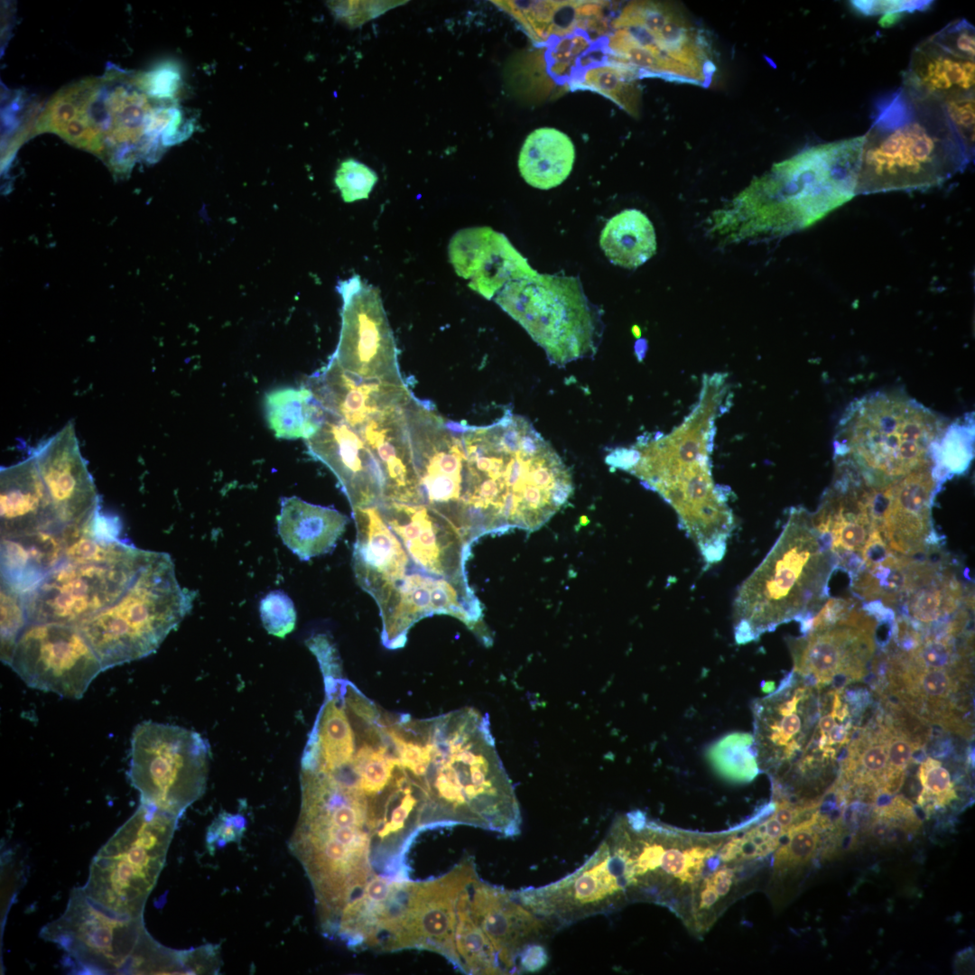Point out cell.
Masks as SVG:
<instances>
[{"label": "cell", "instance_id": "44dd1931", "mask_svg": "<svg viewBox=\"0 0 975 975\" xmlns=\"http://www.w3.org/2000/svg\"><path fill=\"white\" fill-rule=\"evenodd\" d=\"M814 687L794 672L771 694L753 705V744L758 767L781 769L797 758L821 713Z\"/></svg>", "mask_w": 975, "mask_h": 975}, {"label": "cell", "instance_id": "6da1fadb", "mask_svg": "<svg viewBox=\"0 0 975 975\" xmlns=\"http://www.w3.org/2000/svg\"><path fill=\"white\" fill-rule=\"evenodd\" d=\"M389 729L420 799L422 830L468 825L520 834L519 803L487 714L470 707L422 720L398 713Z\"/></svg>", "mask_w": 975, "mask_h": 975}, {"label": "cell", "instance_id": "c3c4849f", "mask_svg": "<svg viewBox=\"0 0 975 975\" xmlns=\"http://www.w3.org/2000/svg\"><path fill=\"white\" fill-rule=\"evenodd\" d=\"M887 726V763L884 785L892 778L905 776V769L912 762L914 749L919 745H924L911 738L895 725Z\"/></svg>", "mask_w": 975, "mask_h": 975}, {"label": "cell", "instance_id": "7a4b0ae2", "mask_svg": "<svg viewBox=\"0 0 975 975\" xmlns=\"http://www.w3.org/2000/svg\"><path fill=\"white\" fill-rule=\"evenodd\" d=\"M725 374L704 376L697 404L666 435L643 436L630 448L613 450L607 463L627 470L656 491L678 515L704 562H720L735 527L724 489L713 480L710 452L715 421L730 404Z\"/></svg>", "mask_w": 975, "mask_h": 975}, {"label": "cell", "instance_id": "ab89813d", "mask_svg": "<svg viewBox=\"0 0 975 975\" xmlns=\"http://www.w3.org/2000/svg\"><path fill=\"white\" fill-rule=\"evenodd\" d=\"M514 15L536 41L551 34L571 32L578 18L585 14L584 2L528 1L512 2Z\"/></svg>", "mask_w": 975, "mask_h": 975}, {"label": "cell", "instance_id": "e575fe53", "mask_svg": "<svg viewBox=\"0 0 975 975\" xmlns=\"http://www.w3.org/2000/svg\"><path fill=\"white\" fill-rule=\"evenodd\" d=\"M575 160L571 138L552 127H541L525 138L518 157L522 178L530 186L550 190L570 175Z\"/></svg>", "mask_w": 975, "mask_h": 975}, {"label": "cell", "instance_id": "e0dca14e", "mask_svg": "<svg viewBox=\"0 0 975 975\" xmlns=\"http://www.w3.org/2000/svg\"><path fill=\"white\" fill-rule=\"evenodd\" d=\"M341 328L331 358L346 371L367 380L404 384L397 348L377 288L358 275L340 281Z\"/></svg>", "mask_w": 975, "mask_h": 975}, {"label": "cell", "instance_id": "d6986e66", "mask_svg": "<svg viewBox=\"0 0 975 975\" xmlns=\"http://www.w3.org/2000/svg\"><path fill=\"white\" fill-rule=\"evenodd\" d=\"M515 893L520 902L552 932L590 916L608 914L627 896L611 865L605 840L572 873L548 885L529 887Z\"/></svg>", "mask_w": 975, "mask_h": 975}, {"label": "cell", "instance_id": "816d5d0a", "mask_svg": "<svg viewBox=\"0 0 975 975\" xmlns=\"http://www.w3.org/2000/svg\"><path fill=\"white\" fill-rule=\"evenodd\" d=\"M142 88L154 98H172L181 84L179 73L170 68L137 76Z\"/></svg>", "mask_w": 975, "mask_h": 975}, {"label": "cell", "instance_id": "cb8c5ba5", "mask_svg": "<svg viewBox=\"0 0 975 975\" xmlns=\"http://www.w3.org/2000/svg\"><path fill=\"white\" fill-rule=\"evenodd\" d=\"M377 506L418 568L468 584L464 565L470 544L449 521L421 505L387 501Z\"/></svg>", "mask_w": 975, "mask_h": 975}, {"label": "cell", "instance_id": "3957f363", "mask_svg": "<svg viewBox=\"0 0 975 975\" xmlns=\"http://www.w3.org/2000/svg\"><path fill=\"white\" fill-rule=\"evenodd\" d=\"M863 135L856 194L926 190L973 160L942 103L902 86L879 98Z\"/></svg>", "mask_w": 975, "mask_h": 975}, {"label": "cell", "instance_id": "ee69618b", "mask_svg": "<svg viewBox=\"0 0 975 975\" xmlns=\"http://www.w3.org/2000/svg\"><path fill=\"white\" fill-rule=\"evenodd\" d=\"M917 775L923 786L917 803L926 812L943 807L957 798L950 773L940 761L927 757L922 762Z\"/></svg>", "mask_w": 975, "mask_h": 975}, {"label": "cell", "instance_id": "d6a6232c", "mask_svg": "<svg viewBox=\"0 0 975 975\" xmlns=\"http://www.w3.org/2000/svg\"><path fill=\"white\" fill-rule=\"evenodd\" d=\"M974 60L955 55L930 38L913 51L902 87L910 93L937 100L974 93Z\"/></svg>", "mask_w": 975, "mask_h": 975}, {"label": "cell", "instance_id": "680465c9", "mask_svg": "<svg viewBox=\"0 0 975 975\" xmlns=\"http://www.w3.org/2000/svg\"><path fill=\"white\" fill-rule=\"evenodd\" d=\"M850 727H851V722L850 721H848L844 725H842V724L841 725H836L835 724L831 729V730L827 733V741H826L825 748L826 747H832V745H835V744H839L840 746L849 744Z\"/></svg>", "mask_w": 975, "mask_h": 975}, {"label": "cell", "instance_id": "60d3db41", "mask_svg": "<svg viewBox=\"0 0 975 975\" xmlns=\"http://www.w3.org/2000/svg\"><path fill=\"white\" fill-rule=\"evenodd\" d=\"M974 426L971 418L956 421L944 430L933 452V472L941 482L962 474L973 456Z\"/></svg>", "mask_w": 975, "mask_h": 975}, {"label": "cell", "instance_id": "8d00e7d4", "mask_svg": "<svg viewBox=\"0 0 975 975\" xmlns=\"http://www.w3.org/2000/svg\"><path fill=\"white\" fill-rule=\"evenodd\" d=\"M599 246L613 265L636 269L656 252L654 226L642 211L625 209L608 220Z\"/></svg>", "mask_w": 975, "mask_h": 975}, {"label": "cell", "instance_id": "f1b7e54d", "mask_svg": "<svg viewBox=\"0 0 975 975\" xmlns=\"http://www.w3.org/2000/svg\"><path fill=\"white\" fill-rule=\"evenodd\" d=\"M352 512L357 529L353 571L359 586L378 605L405 576L413 562L377 506L353 508Z\"/></svg>", "mask_w": 975, "mask_h": 975}, {"label": "cell", "instance_id": "9a60e30c", "mask_svg": "<svg viewBox=\"0 0 975 975\" xmlns=\"http://www.w3.org/2000/svg\"><path fill=\"white\" fill-rule=\"evenodd\" d=\"M209 758L198 732L144 721L133 732L128 777L142 803L179 819L204 793Z\"/></svg>", "mask_w": 975, "mask_h": 975}, {"label": "cell", "instance_id": "d590c367", "mask_svg": "<svg viewBox=\"0 0 975 975\" xmlns=\"http://www.w3.org/2000/svg\"><path fill=\"white\" fill-rule=\"evenodd\" d=\"M265 413L268 426L277 438L305 441L317 432L327 416V412L306 385L280 387L266 393Z\"/></svg>", "mask_w": 975, "mask_h": 975}, {"label": "cell", "instance_id": "91938a15", "mask_svg": "<svg viewBox=\"0 0 975 975\" xmlns=\"http://www.w3.org/2000/svg\"><path fill=\"white\" fill-rule=\"evenodd\" d=\"M845 699L852 706V712L858 714L868 705L869 694L862 689L850 690L846 692Z\"/></svg>", "mask_w": 975, "mask_h": 975}, {"label": "cell", "instance_id": "52a82bcc", "mask_svg": "<svg viewBox=\"0 0 975 975\" xmlns=\"http://www.w3.org/2000/svg\"><path fill=\"white\" fill-rule=\"evenodd\" d=\"M947 426L914 399L874 392L845 410L836 430V460L852 465L869 484H885L933 463Z\"/></svg>", "mask_w": 975, "mask_h": 975}, {"label": "cell", "instance_id": "7dc6e473", "mask_svg": "<svg viewBox=\"0 0 975 975\" xmlns=\"http://www.w3.org/2000/svg\"><path fill=\"white\" fill-rule=\"evenodd\" d=\"M377 181L376 173L354 159L341 162L336 172L335 183L346 202L367 199Z\"/></svg>", "mask_w": 975, "mask_h": 975}, {"label": "cell", "instance_id": "4dcf8cb0", "mask_svg": "<svg viewBox=\"0 0 975 975\" xmlns=\"http://www.w3.org/2000/svg\"><path fill=\"white\" fill-rule=\"evenodd\" d=\"M65 528L58 520L32 453L1 469V538Z\"/></svg>", "mask_w": 975, "mask_h": 975}, {"label": "cell", "instance_id": "603a6c76", "mask_svg": "<svg viewBox=\"0 0 975 975\" xmlns=\"http://www.w3.org/2000/svg\"><path fill=\"white\" fill-rule=\"evenodd\" d=\"M876 624L839 622L790 639L793 672L817 689L831 682L842 689L850 681L861 680L875 651Z\"/></svg>", "mask_w": 975, "mask_h": 975}, {"label": "cell", "instance_id": "74e56055", "mask_svg": "<svg viewBox=\"0 0 975 975\" xmlns=\"http://www.w3.org/2000/svg\"><path fill=\"white\" fill-rule=\"evenodd\" d=\"M911 558L893 552L880 563L862 568L851 578L854 593L892 608L903 601L911 583Z\"/></svg>", "mask_w": 975, "mask_h": 975}, {"label": "cell", "instance_id": "11a10c76", "mask_svg": "<svg viewBox=\"0 0 975 975\" xmlns=\"http://www.w3.org/2000/svg\"><path fill=\"white\" fill-rule=\"evenodd\" d=\"M685 866L680 878L684 883H693L701 875L707 861L715 854L711 847L694 846L684 851Z\"/></svg>", "mask_w": 975, "mask_h": 975}, {"label": "cell", "instance_id": "e7e4bbea", "mask_svg": "<svg viewBox=\"0 0 975 975\" xmlns=\"http://www.w3.org/2000/svg\"><path fill=\"white\" fill-rule=\"evenodd\" d=\"M900 16H901V14H886V15H885V16H884V17H883V18H882V19L880 20V22H879V23H880V24H881L882 26H885V27H887V26H889V25H892V24H894V23H896V21H897V20L899 19V17H900Z\"/></svg>", "mask_w": 975, "mask_h": 975}, {"label": "cell", "instance_id": "b9f144b4", "mask_svg": "<svg viewBox=\"0 0 975 975\" xmlns=\"http://www.w3.org/2000/svg\"><path fill=\"white\" fill-rule=\"evenodd\" d=\"M753 738L748 735H732L719 742L711 751V760L725 777L750 781L758 773Z\"/></svg>", "mask_w": 975, "mask_h": 975}, {"label": "cell", "instance_id": "277c9868", "mask_svg": "<svg viewBox=\"0 0 975 975\" xmlns=\"http://www.w3.org/2000/svg\"><path fill=\"white\" fill-rule=\"evenodd\" d=\"M836 558L815 529L811 513L792 507L783 530L732 603L735 640L747 644L779 625L812 618L828 598Z\"/></svg>", "mask_w": 975, "mask_h": 975}, {"label": "cell", "instance_id": "681fc988", "mask_svg": "<svg viewBox=\"0 0 975 975\" xmlns=\"http://www.w3.org/2000/svg\"><path fill=\"white\" fill-rule=\"evenodd\" d=\"M946 51L970 60L975 57V31L965 19L955 20L929 37Z\"/></svg>", "mask_w": 975, "mask_h": 975}, {"label": "cell", "instance_id": "94428289", "mask_svg": "<svg viewBox=\"0 0 975 975\" xmlns=\"http://www.w3.org/2000/svg\"><path fill=\"white\" fill-rule=\"evenodd\" d=\"M740 852V838L735 837L727 841L719 852L720 859L724 862L738 859Z\"/></svg>", "mask_w": 975, "mask_h": 975}, {"label": "cell", "instance_id": "db71d44e", "mask_svg": "<svg viewBox=\"0 0 975 975\" xmlns=\"http://www.w3.org/2000/svg\"><path fill=\"white\" fill-rule=\"evenodd\" d=\"M856 606V601L851 599L834 598L825 600L819 610L812 617L809 630L822 629L836 625Z\"/></svg>", "mask_w": 975, "mask_h": 975}, {"label": "cell", "instance_id": "bcb514c9", "mask_svg": "<svg viewBox=\"0 0 975 975\" xmlns=\"http://www.w3.org/2000/svg\"><path fill=\"white\" fill-rule=\"evenodd\" d=\"M259 613L265 630L283 638L295 627L296 610L292 599L283 590L268 592L259 602Z\"/></svg>", "mask_w": 975, "mask_h": 975}, {"label": "cell", "instance_id": "30bf717a", "mask_svg": "<svg viewBox=\"0 0 975 975\" xmlns=\"http://www.w3.org/2000/svg\"><path fill=\"white\" fill-rule=\"evenodd\" d=\"M40 936L58 945L77 972L187 973L186 951L161 945L149 934L143 915L115 913L90 898L82 887L71 890L64 912L43 926Z\"/></svg>", "mask_w": 975, "mask_h": 975}, {"label": "cell", "instance_id": "7bdbcfd3", "mask_svg": "<svg viewBox=\"0 0 975 975\" xmlns=\"http://www.w3.org/2000/svg\"><path fill=\"white\" fill-rule=\"evenodd\" d=\"M817 811L814 815L790 827L785 833L786 840L775 854V868H794L807 863L814 855L819 843L817 831Z\"/></svg>", "mask_w": 975, "mask_h": 975}, {"label": "cell", "instance_id": "7402d4cb", "mask_svg": "<svg viewBox=\"0 0 975 975\" xmlns=\"http://www.w3.org/2000/svg\"><path fill=\"white\" fill-rule=\"evenodd\" d=\"M468 912L493 947L504 974L521 973L525 950L553 932L518 899L515 891L482 880L475 874L465 891Z\"/></svg>", "mask_w": 975, "mask_h": 975}, {"label": "cell", "instance_id": "f6af8a7d", "mask_svg": "<svg viewBox=\"0 0 975 975\" xmlns=\"http://www.w3.org/2000/svg\"><path fill=\"white\" fill-rule=\"evenodd\" d=\"M27 624L23 594L1 583V658L5 664Z\"/></svg>", "mask_w": 975, "mask_h": 975}, {"label": "cell", "instance_id": "836d02e7", "mask_svg": "<svg viewBox=\"0 0 975 975\" xmlns=\"http://www.w3.org/2000/svg\"><path fill=\"white\" fill-rule=\"evenodd\" d=\"M348 517L338 510L308 503L298 497L281 499L278 534L300 560L331 552L345 531Z\"/></svg>", "mask_w": 975, "mask_h": 975}, {"label": "cell", "instance_id": "4fadbf2b", "mask_svg": "<svg viewBox=\"0 0 975 975\" xmlns=\"http://www.w3.org/2000/svg\"><path fill=\"white\" fill-rule=\"evenodd\" d=\"M495 302L558 367L592 357L601 338L599 311L574 277L534 274L507 283Z\"/></svg>", "mask_w": 975, "mask_h": 975}, {"label": "cell", "instance_id": "f907efd6", "mask_svg": "<svg viewBox=\"0 0 975 975\" xmlns=\"http://www.w3.org/2000/svg\"><path fill=\"white\" fill-rule=\"evenodd\" d=\"M942 105L962 143L974 154V93L946 99Z\"/></svg>", "mask_w": 975, "mask_h": 975}, {"label": "cell", "instance_id": "d4e9b609", "mask_svg": "<svg viewBox=\"0 0 975 975\" xmlns=\"http://www.w3.org/2000/svg\"><path fill=\"white\" fill-rule=\"evenodd\" d=\"M306 445L310 454L333 472L352 509L385 501L384 467L356 429L327 413Z\"/></svg>", "mask_w": 975, "mask_h": 975}, {"label": "cell", "instance_id": "5b68a950", "mask_svg": "<svg viewBox=\"0 0 975 975\" xmlns=\"http://www.w3.org/2000/svg\"><path fill=\"white\" fill-rule=\"evenodd\" d=\"M292 844L313 887L322 924H335L377 875L368 806L357 796L330 788L303 793Z\"/></svg>", "mask_w": 975, "mask_h": 975}, {"label": "cell", "instance_id": "f5cc1de1", "mask_svg": "<svg viewBox=\"0 0 975 975\" xmlns=\"http://www.w3.org/2000/svg\"><path fill=\"white\" fill-rule=\"evenodd\" d=\"M932 1H851V5L865 15L894 14L906 12L922 11L928 8Z\"/></svg>", "mask_w": 975, "mask_h": 975}, {"label": "cell", "instance_id": "ba28073f", "mask_svg": "<svg viewBox=\"0 0 975 975\" xmlns=\"http://www.w3.org/2000/svg\"><path fill=\"white\" fill-rule=\"evenodd\" d=\"M144 553L92 515L64 558L23 593L28 623L79 625L122 594Z\"/></svg>", "mask_w": 975, "mask_h": 975}, {"label": "cell", "instance_id": "9f6ffc18", "mask_svg": "<svg viewBox=\"0 0 975 975\" xmlns=\"http://www.w3.org/2000/svg\"><path fill=\"white\" fill-rule=\"evenodd\" d=\"M548 953L543 943L534 944L524 952L520 968L521 972H534L540 970L548 961Z\"/></svg>", "mask_w": 975, "mask_h": 975}, {"label": "cell", "instance_id": "1f68e13d", "mask_svg": "<svg viewBox=\"0 0 975 975\" xmlns=\"http://www.w3.org/2000/svg\"><path fill=\"white\" fill-rule=\"evenodd\" d=\"M83 526L1 538V583L24 593L43 579L65 556Z\"/></svg>", "mask_w": 975, "mask_h": 975}, {"label": "cell", "instance_id": "6f0895ef", "mask_svg": "<svg viewBox=\"0 0 975 975\" xmlns=\"http://www.w3.org/2000/svg\"><path fill=\"white\" fill-rule=\"evenodd\" d=\"M733 878V870L727 867H721L705 878L704 881L721 897L729 892Z\"/></svg>", "mask_w": 975, "mask_h": 975}, {"label": "cell", "instance_id": "83f0119b", "mask_svg": "<svg viewBox=\"0 0 975 975\" xmlns=\"http://www.w3.org/2000/svg\"><path fill=\"white\" fill-rule=\"evenodd\" d=\"M449 255L456 273L470 279L469 286L488 300L507 283L536 272L505 235L487 227L458 231Z\"/></svg>", "mask_w": 975, "mask_h": 975}, {"label": "cell", "instance_id": "ffe728a7", "mask_svg": "<svg viewBox=\"0 0 975 975\" xmlns=\"http://www.w3.org/2000/svg\"><path fill=\"white\" fill-rule=\"evenodd\" d=\"M477 872L470 856L448 873L426 881L410 882L395 952L428 950L446 958L456 969L454 945L459 896Z\"/></svg>", "mask_w": 975, "mask_h": 975}, {"label": "cell", "instance_id": "8fae6325", "mask_svg": "<svg viewBox=\"0 0 975 975\" xmlns=\"http://www.w3.org/2000/svg\"><path fill=\"white\" fill-rule=\"evenodd\" d=\"M606 45L612 60L638 75L707 87L716 66L702 31L680 5L637 1L614 20Z\"/></svg>", "mask_w": 975, "mask_h": 975}, {"label": "cell", "instance_id": "5bb4252c", "mask_svg": "<svg viewBox=\"0 0 975 975\" xmlns=\"http://www.w3.org/2000/svg\"><path fill=\"white\" fill-rule=\"evenodd\" d=\"M177 821L141 803L93 858L84 892L115 913L143 915Z\"/></svg>", "mask_w": 975, "mask_h": 975}, {"label": "cell", "instance_id": "9c48e42d", "mask_svg": "<svg viewBox=\"0 0 975 975\" xmlns=\"http://www.w3.org/2000/svg\"><path fill=\"white\" fill-rule=\"evenodd\" d=\"M166 552L144 550L133 580L111 604L78 626L104 670L155 652L192 608Z\"/></svg>", "mask_w": 975, "mask_h": 975}, {"label": "cell", "instance_id": "ac0fdd59", "mask_svg": "<svg viewBox=\"0 0 975 975\" xmlns=\"http://www.w3.org/2000/svg\"><path fill=\"white\" fill-rule=\"evenodd\" d=\"M378 608L382 642L390 649L403 647L408 630L420 619L433 614L455 617L486 644L491 642L482 621V608L468 584L431 575L413 562Z\"/></svg>", "mask_w": 975, "mask_h": 975}, {"label": "cell", "instance_id": "be15d7a7", "mask_svg": "<svg viewBox=\"0 0 975 975\" xmlns=\"http://www.w3.org/2000/svg\"><path fill=\"white\" fill-rule=\"evenodd\" d=\"M835 724V716L833 715V713L831 712L819 719L818 725L815 729L819 733L827 734Z\"/></svg>", "mask_w": 975, "mask_h": 975}, {"label": "cell", "instance_id": "7c38bea8", "mask_svg": "<svg viewBox=\"0 0 975 975\" xmlns=\"http://www.w3.org/2000/svg\"><path fill=\"white\" fill-rule=\"evenodd\" d=\"M105 81L76 85L67 110L66 130L71 143L90 149L168 145L181 130L175 107H153L137 76L114 75ZM124 149V148H123Z\"/></svg>", "mask_w": 975, "mask_h": 975}, {"label": "cell", "instance_id": "8992f818", "mask_svg": "<svg viewBox=\"0 0 975 975\" xmlns=\"http://www.w3.org/2000/svg\"><path fill=\"white\" fill-rule=\"evenodd\" d=\"M862 144L863 135L817 144L775 163L728 212L761 233L785 234L812 225L857 195Z\"/></svg>", "mask_w": 975, "mask_h": 975}, {"label": "cell", "instance_id": "f35d334b", "mask_svg": "<svg viewBox=\"0 0 975 975\" xmlns=\"http://www.w3.org/2000/svg\"><path fill=\"white\" fill-rule=\"evenodd\" d=\"M638 76L631 68L608 60L588 67L575 85L601 94L629 115L637 116L642 94Z\"/></svg>", "mask_w": 975, "mask_h": 975}, {"label": "cell", "instance_id": "4316f807", "mask_svg": "<svg viewBox=\"0 0 975 975\" xmlns=\"http://www.w3.org/2000/svg\"><path fill=\"white\" fill-rule=\"evenodd\" d=\"M941 484L933 463L889 483L878 530L897 555L915 557L937 545L931 509Z\"/></svg>", "mask_w": 975, "mask_h": 975}, {"label": "cell", "instance_id": "2e32d148", "mask_svg": "<svg viewBox=\"0 0 975 975\" xmlns=\"http://www.w3.org/2000/svg\"><path fill=\"white\" fill-rule=\"evenodd\" d=\"M5 664L29 686L68 699H79L104 671L78 625L28 623Z\"/></svg>", "mask_w": 975, "mask_h": 975}, {"label": "cell", "instance_id": "484cf974", "mask_svg": "<svg viewBox=\"0 0 975 975\" xmlns=\"http://www.w3.org/2000/svg\"><path fill=\"white\" fill-rule=\"evenodd\" d=\"M40 475L64 527L84 525L99 507V497L79 450L72 422L31 449Z\"/></svg>", "mask_w": 975, "mask_h": 975}, {"label": "cell", "instance_id": "f546056e", "mask_svg": "<svg viewBox=\"0 0 975 975\" xmlns=\"http://www.w3.org/2000/svg\"><path fill=\"white\" fill-rule=\"evenodd\" d=\"M305 385L327 413L356 430L382 410L412 398L404 384L363 379L344 370L333 358Z\"/></svg>", "mask_w": 975, "mask_h": 975}, {"label": "cell", "instance_id": "6125c7cd", "mask_svg": "<svg viewBox=\"0 0 975 975\" xmlns=\"http://www.w3.org/2000/svg\"><path fill=\"white\" fill-rule=\"evenodd\" d=\"M718 899H720L719 895L706 881H703L700 891L699 908L709 909Z\"/></svg>", "mask_w": 975, "mask_h": 975}]
</instances>
